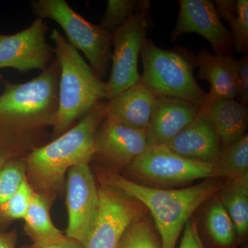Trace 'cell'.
Wrapping results in <instances>:
<instances>
[{
  "mask_svg": "<svg viewBox=\"0 0 248 248\" xmlns=\"http://www.w3.org/2000/svg\"><path fill=\"white\" fill-rule=\"evenodd\" d=\"M148 148L145 130L128 128L104 118L96 133L93 160L119 172Z\"/></svg>",
  "mask_w": 248,
  "mask_h": 248,
  "instance_id": "12",
  "label": "cell"
},
{
  "mask_svg": "<svg viewBox=\"0 0 248 248\" xmlns=\"http://www.w3.org/2000/svg\"><path fill=\"white\" fill-rule=\"evenodd\" d=\"M60 75L55 60L27 82L5 83L0 96V149L26 157L48 143L58 112Z\"/></svg>",
  "mask_w": 248,
  "mask_h": 248,
  "instance_id": "1",
  "label": "cell"
},
{
  "mask_svg": "<svg viewBox=\"0 0 248 248\" xmlns=\"http://www.w3.org/2000/svg\"><path fill=\"white\" fill-rule=\"evenodd\" d=\"M201 108L177 98L157 96L146 130L148 148L167 144L195 120Z\"/></svg>",
  "mask_w": 248,
  "mask_h": 248,
  "instance_id": "14",
  "label": "cell"
},
{
  "mask_svg": "<svg viewBox=\"0 0 248 248\" xmlns=\"http://www.w3.org/2000/svg\"><path fill=\"white\" fill-rule=\"evenodd\" d=\"M212 178L226 177L248 182V136L246 134L221 151Z\"/></svg>",
  "mask_w": 248,
  "mask_h": 248,
  "instance_id": "22",
  "label": "cell"
},
{
  "mask_svg": "<svg viewBox=\"0 0 248 248\" xmlns=\"http://www.w3.org/2000/svg\"><path fill=\"white\" fill-rule=\"evenodd\" d=\"M232 55L212 54L202 49L195 56L199 77L210 86L209 99H236L238 97Z\"/></svg>",
  "mask_w": 248,
  "mask_h": 248,
  "instance_id": "18",
  "label": "cell"
},
{
  "mask_svg": "<svg viewBox=\"0 0 248 248\" xmlns=\"http://www.w3.org/2000/svg\"><path fill=\"white\" fill-rule=\"evenodd\" d=\"M157 96L142 82L107 100L105 118L128 128H148Z\"/></svg>",
  "mask_w": 248,
  "mask_h": 248,
  "instance_id": "16",
  "label": "cell"
},
{
  "mask_svg": "<svg viewBox=\"0 0 248 248\" xmlns=\"http://www.w3.org/2000/svg\"><path fill=\"white\" fill-rule=\"evenodd\" d=\"M143 72L141 80L159 97L177 98L203 106L209 99L194 77L195 57L182 49L165 50L145 42L141 54Z\"/></svg>",
  "mask_w": 248,
  "mask_h": 248,
  "instance_id": "5",
  "label": "cell"
},
{
  "mask_svg": "<svg viewBox=\"0 0 248 248\" xmlns=\"http://www.w3.org/2000/svg\"><path fill=\"white\" fill-rule=\"evenodd\" d=\"M202 110L215 125L221 151L247 134L248 107L236 99H209Z\"/></svg>",
  "mask_w": 248,
  "mask_h": 248,
  "instance_id": "17",
  "label": "cell"
},
{
  "mask_svg": "<svg viewBox=\"0 0 248 248\" xmlns=\"http://www.w3.org/2000/svg\"><path fill=\"white\" fill-rule=\"evenodd\" d=\"M47 31L43 19L37 17L30 27L17 33L0 35V68L27 73L48 68L55 52L46 39Z\"/></svg>",
  "mask_w": 248,
  "mask_h": 248,
  "instance_id": "11",
  "label": "cell"
},
{
  "mask_svg": "<svg viewBox=\"0 0 248 248\" xmlns=\"http://www.w3.org/2000/svg\"><path fill=\"white\" fill-rule=\"evenodd\" d=\"M50 39L60 68L53 140L74 126L98 102L107 99V88L106 83L60 31L53 29Z\"/></svg>",
  "mask_w": 248,
  "mask_h": 248,
  "instance_id": "4",
  "label": "cell"
},
{
  "mask_svg": "<svg viewBox=\"0 0 248 248\" xmlns=\"http://www.w3.org/2000/svg\"><path fill=\"white\" fill-rule=\"evenodd\" d=\"M52 205L35 193L27 215L24 217V231L31 244L48 246L63 242L68 239L66 234L54 225L50 217Z\"/></svg>",
  "mask_w": 248,
  "mask_h": 248,
  "instance_id": "19",
  "label": "cell"
},
{
  "mask_svg": "<svg viewBox=\"0 0 248 248\" xmlns=\"http://www.w3.org/2000/svg\"><path fill=\"white\" fill-rule=\"evenodd\" d=\"M214 166L186 159L162 145L148 148L125 170L133 179L149 185L177 186L212 178Z\"/></svg>",
  "mask_w": 248,
  "mask_h": 248,
  "instance_id": "7",
  "label": "cell"
},
{
  "mask_svg": "<svg viewBox=\"0 0 248 248\" xmlns=\"http://www.w3.org/2000/svg\"><path fill=\"white\" fill-rule=\"evenodd\" d=\"M117 248H161L150 223L141 216L125 230Z\"/></svg>",
  "mask_w": 248,
  "mask_h": 248,
  "instance_id": "27",
  "label": "cell"
},
{
  "mask_svg": "<svg viewBox=\"0 0 248 248\" xmlns=\"http://www.w3.org/2000/svg\"><path fill=\"white\" fill-rule=\"evenodd\" d=\"M150 6L151 2L146 0H108L101 25L112 34L134 14L142 10L149 9Z\"/></svg>",
  "mask_w": 248,
  "mask_h": 248,
  "instance_id": "24",
  "label": "cell"
},
{
  "mask_svg": "<svg viewBox=\"0 0 248 248\" xmlns=\"http://www.w3.org/2000/svg\"><path fill=\"white\" fill-rule=\"evenodd\" d=\"M98 187L89 163L73 166L67 172L65 192L68 223L66 235L84 246L99 210Z\"/></svg>",
  "mask_w": 248,
  "mask_h": 248,
  "instance_id": "10",
  "label": "cell"
},
{
  "mask_svg": "<svg viewBox=\"0 0 248 248\" xmlns=\"http://www.w3.org/2000/svg\"><path fill=\"white\" fill-rule=\"evenodd\" d=\"M179 12L172 40L186 33H197L204 37L217 55H231L234 49L229 29L217 14L214 1L209 0H180Z\"/></svg>",
  "mask_w": 248,
  "mask_h": 248,
  "instance_id": "13",
  "label": "cell"
},
{
  "mask_svg": "<svg viewBox=\"0 0 248 248\" xmlns=\"http://www.w3.org/2000/svg\"><path fill=\"white\" fill-rule=\"evenodd\" d=\"M18 236L16 228L9 231H0V248H17Z\"/></svg>",
  "mask_w": 248,
  "mask_h": 248,
  "instance_id": "30",
  "label": "cell"
},
{
  "mask_svg": "<svg viewBox=\"0 0 248 248\" xmlns=\"http://www.w3.org/2000/svg\"><path fill=\"white\" fill-rule=\"evenodd\" d=\"M97 178L99 184L118 189L149 210L161 236V248H175L192 214L224 186L218 178H209L191 187L165 190L143 185L102 167L99 168Z\"/></svg>",
  "mask_w": 248,
  "mask_h": 248,
  "instance_id": "3",
  "label": "cell"
},
{
  "mask_svg": "<svg viewBox=\"0 0 248 248\" xmlns=\"http://www.w3.org/2000/svg\"><path fill=\"white\" fill-rule=\"evenodd\" d=\"M179 248H205L195 221L190 219L186 223Z\"/></svg>",
  "mask_w": 248,
  "mask_h": 248,
  "instance_id": "29",
  "label": "cell"
},
{
  "mask_svg": "<svg viewBox=\"0 0 248 248\" xmlns=\"http://www.w3.org/2000/svg\"><path fill=\"white\" fill-rule=\"evenodd\" d=\"M235 78L238 97L240 102L247 106L248 104V56L234 60Z\"/></svg>",
  "mask_w": 248,
  "mask_h": 248,
  "instance_id": "28",
  "label": "cell"
},
{
  "mask_svg": "<svg viewBox=\"0 0 248 248\" xmlns=\"http://www.w3.org/2000/svg\"><path fill=\"white\" fill-rule=\"evenodd\" d=\"M25 158L9 159L0 169V207L16 193L27 179Z\"/></svg>",
  "mask_w": 248,
  "mask_h": 248,
  "instance_id": "26",
  "label": "cell"
},
{
  "mask_svg": "<svg viewBox=\"0 0 248 248\" xmlns=\"http://www.w3.org/2000/svg\"><path fill=\"white\" fill-rule=\"evenodd\" d=\"M208 233L217 244L231 246L236 236V228L226 209L217 198L209 207L206 215Z\"/></svg>",
  "mask_w": 248,
  "mask_h": 248,
  "instance_id": "23",
  "label": "cell"
},
{
  "mask_svg": "<svg viewBox=\"0 0 248 248\" xmlns=\"http://www.w3.org/2000/svg\"><path fill=\"white\" fill-rule=\"evenodd\" d=\"M106 104L107 99L98 102L70 130L24 157L28 183L50 205L65 192L69 169L92 161L94 138L105 118Z\"/></svg>",
  "mask_w": 248,
  "mask_h": 248,
  "instance_id": "2",
  "label": "cell"
},
{
  "mask_svg": "<svg viewBox=\"0 0 248 248\" xmlns=\"http://www.w3.org/2000/svg\"><path fill=\"white\" fill-rule=\"evenodd\" d=\"M35 195L27 179L7 202L0 207V231H6L16 220L24 219Z\"/></svg>",
  "mask_w": 248,
  "mask_h": 248,
  "instance_id": "25",
  "label": "cell"
},
{
  "mask_svg": "<svg viewBox=\"0 0 248 248\" xmlns=\"http://www.w3.org/2000/svg\"><path fill=\"white\" fill-rule=\"evenodd\" d=\"M214 3L218 17L229 24L234 48L244 56L248 55V0H217Z\"/></svg>",
  "mask_w": 248,
  "mask_h": 248,
  "instance_id": "20",
  "label": "cell"
},
{
  "mask_svg": "<svg viewBox=\"0 0 248 248\" xmlns=\"http://www.w3.org/2000/svg\"><path fill=\"white\" fill-rule=\"evenodd\" d=\"M99 206L85 248H117L125 230L141 217L136 200L124 192L104 184L98 187Z\"/></svg>",
  "mask_w": 248,
  "mask_h": 248,
  "instance_id": "9",
  "label": "cell"
},
{
  "mask_svg": "<svg viewBox=\"0 0 248 248\" xmlns=\"http://www.w3.org/2000/svg\"><path fill=\"white\" fill-rule=\"evenodd\" d=\"M14 158L12 155L8 153L7 152L0 149V169L4 166V164L9 161V159Z\"/></svg>",
  "mask_w": 248,
  "mask_h": 248,
  "instance_id": "32",
  "label": "cell"
},
{
  "mask_svg": "<svg viewBox=\"0 0 248 248\" xmlns=\"http://www.w3.org/2000/svg\"><path fill=\"white\" fill-rule=\"evenodd\" d=\"M31 6L39 18H48L58 23L68 42L84 53L99 78L107 76L111 60L112 34L101 24L86 20L64 0H37L31 1Z\"/></svg>",
  "mask_w": 248,
  "mask_h": 248,
  "instance_id": "6",
  "label": "cell"
},
{
  "mask_svg": "<svg viewBox=\"0 0 248 248\" xmlns=\"http://www.w3.org/2000/svg\"><path fill=\"white\" fill-rule=\"evenodd\" d=\"M148 10L138 11L112 33L114 51L110 78L106 83L107 100L141 81L138 60L149 28Z\"/></svg>",
  "mask_w": 248,
  "mask_h": 248,
  "instance_id": "8",
  "label": "cell"
},
{
  "mask_svg": "<svg viewBox=\"0 0 248 248\" xmlns=\"http://www.w3.org/2000/svg\"><path fill=\"white\" fill-rule=\"evenodd\" d=\"M218 192V200L234 223L241 236L248 230V182L228 179Z\"/></svg>",
  "mask_w": 248,
  "mask_h": 248,
  "instance_id": "21",
  "label": "cell"
},
{
  "mask_svg": "<svg viewBox=\"0 0 248 248\" xmlns=\"http://www.w3.org/2000/svg\"><path fill=\"white\" fill-rule=\"evenodd\" d=\"M21 248H85L84 245L79 243L76 240L68 239L63 242L59 244L48 245V246H39L31 244L29 245H24Z\"/></svg>",
  "mask_w": 248,
  "mask_h": 248,
  "instance_id": "31",
  "label": "cell"
},
{
  "mask_svg": "<svg viewBox=\"0 0 248 248\" xmlns=\"http://www.w3.org/2000/svg\"><path fill=\"white\" fill-rule=\"evenodd\" d=\"M166 146L186 159L215 165L221 153L215 125L201 108L195 120Z\"/></svg>",
  "mask_w": 248,
  "mask_h": 248,
  "instance_id": "15",
  "label": "cell"
}]
</instances>
